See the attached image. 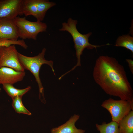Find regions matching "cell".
I'll list each match as a JSON object with an SVG mask.
<instances>
[{
    "mask_svg": "<svg viewBox=\"0 0 133 133\" xmlns=\"http://www.w3.org/2000/svg\"><path fill=\"white\" fill-rule=\"evenodd\" d=\"M126 61L128 64L130 70L132 74H133V61L131 59H127Z\"/></svg>",
    "mask_w": 133,
    "mask_h": 133,
    "instance_id": "obj_18",
    "label": "cell"
},
{
    "mask_svg": "<svg viewBox=\"0 0 133 133\" xmlns=\"http://www.w3.org/2000/svg\"><path fill=\"white\" fill-rule=\"evenodd\" d=\"M13 45L20 46L25 49H26L28 47L23 39L15 41L0 39V46H8Z\"/></svg>",
    "mask_w": 133,
    "mask_h": 133,
    "instance_id": "obj_17",
    "label": "cell"
},
{
    "mask_svg": "<svg viewBox=\"0 0 133 133\" xmlns=\"http://www.w3.org/2000/svg\"><path fill=\"white\" fill-rule=\"evenodd\" d=\"M25 75L24 71H18L8 67L0 68V84H13L22 81Z\"/></svg>",
    "mask_w": 133,
    "mask_h": 133,
    "instance_id": "obj_10",
    "label": "cell"
},
{
    "mask_svg": "<svg viewBox=\"0 0 133 133\" xmlns=\"http://www.w3.org/2000/svg\"><path fill=\"white\" fill-rule=\"evenodd\" d=\"M22 0H0V18H14L21 15Z\"/></svg>",
    "mask_w": 133,
    "mask_h": 133,
    "instance_id": "obj_8",
    "label": "cell"
},
{
    "mask_svg": "<svg viewBox=\"0 0 133 133\" xmlns=\"http://www.w3.org/2000/svg\"><path fill=\"white\" fill-rule=\"evenodd\" d=\"M101 106L110 114L112 121L118 123L131 111H133V102L120 99L109 98L102 102Z\"/></svg>",
    "mask_w": 133,
    "mask_h": 133,
    "instance_id": "obj_6",
    "label": "cell"
},
{
    "mask_svg": "<svg viewBox=\"0 0 133 133\" xmlns=\"http://www.w3.org/2000/svg\"><path fill=\"white\" fill-rule=\"evenodd\" d=\"M78 115H74L64 124L57 127L52 128L51 133H84V130L78 129L75 125V123L79 119Z\"/></svg>",
    "mask_w": 133,
    "mask_h": 133,
    "instance_id": "obj_11",
    "label": "cell"
},
{
    "mask_svg": "<svg viewBox=\"0 0 133 133\" xmlns=\"http://www.w3.org/2000/svg\"><path fill=\"white\" fill-rule=\"evenodd\" d=\"M19 38L14 19L0 18V39L16 41Z\"/></svg>",
    "mask_w": 133,
    "mask_h": 133,
    "instance_id": "obj_9",
    "label": "cell"
},
{
    "mask_svg": "<svg viewBox=\"0 0 133 133\" xmlns=\"http://www.w3.org/2000/svg\"><path fill=\"white\" fill-rule=\"evenodd\" d=\"M46 50V49L44 48L38 55L33 57L27 56L18 52L19 60L21 66L24 70H29L34 77L39 87V98L41 100L42 99L44 101L45 100L43 88L39 75L42 66L45 64L49 66L55 75L53 61L46 60L45 58Z\"/></svg>",
    "mask_w": 133,
    "mask_h": 133,
    "instance_id": "obj_3",
    "label": "cell"
},
{
    "mask_svg": "<svg viewBox=\"0 0 133 133\" xmlns=\"http://www.w3.org/2000/svg\"><path fill=\"white\" fill-rule=\"evenodd\" d=\"M94 80L107 94L133 102V91L123 66L116 59L101 56L96 59Z\"/></svg>",
    "mask_w": 133,
    "mask_h": 133,
    "instance_id": "obj_1",
    "label": "cell"
},
{
    "mask_svg": "<svg viewBox=\"0 0 133 133\" xmlns=\"http://www.w3.org/2000/svg\"><path fill=\"white\" fill-rule=\"evenodd\" d=\"M22 97L17 96L12 98V106L16 113L30 115H31V113L25 107L22 103Z\"/></svg>",
    "mask_w": 133,
    "mask_h": 133,
    "instance_id": "obj_16",
    "label": "cell"
},
{
    "mask_svg": "<svg viewBox=\"0 0 133 133\" xmlns=\"http://www.w3.org/2000/svg\"><path fill=\"white\" fill-rule=\"evenodd\" d=\"M115 46L124 47L130 50L133 54V37L129 34L119 36L116 41Z\"/></svg>",
    "mask_w": 133,
    "mask_h": 133,
    "instance_id": "obj_15",
    "label": "cell"
},
{
    "mask_svg": "<svg viewBox=\"0 0 133 133\" xmlns=\"http://www.w3.org/2000/svg\"><path fill=\"white\" fill-rule=\"evenodd\" d=\"M2 85L4 90L12 98L17 96L22 97L31 89L30 86L23 89H18L14 87L13 85L8 83L3 84Z\"/></svg>",
    "mask_w": 133,
    "mask_h": 133,
    "instance_id": "obj_14",
    "label": "cell"
},
{
    "mask_svg": "<svg viewBox=\"0 0 133 133\" xmlns=\"http://www.w3.org/2000/svg\"><path fill=\"white\" fill-rule=\"evenodd\" d=\"M55 5V3L47 0H22L21 15H32L42 22L47 10Z\"/></svg>",
    "mask_w": 133,
    "mask_h": 133,
    "instance_id": "obj_5",
    "label": "cell"
},
{
    "mask_svg": "<svg viewBox=\"0 0 133 133\" xmlns=\"http://www.w3.org/2000/svg\"><path fill=\"white\" fill-rule=\"evenodd\" d=\"M119 133H133V111L118 123Z\"/></svg>",
    "mask_w": 133,
    "mask_h": 133,
    "instance_id": "obj_12",
    "label": "cell"
},
{
    "mask_svg": "<svg viewBox=\"0 0 133 133\" xmlns=\"http://www.w3.org/2000/svg\"><path fill=\"white\" fill-rule=\"evenodd\" d=\"M77 23V20L70 18L67 23L65 22L62 23V27L59 29L60 31L68 32L72 36L77 59L76 65L71 70L64 74V75L73 71L77 67L81 66V56L85 48L91 49L95 48L96 49L97 47L106 45H96L90 44L89 42V38L92 33L89 32L86 34H81L77 28L76 25Z\"/></svg>",
    "mask_w": 133,
    "mask_h": 133,
    "instance_id": "obj_2",
    "label": "cell"
},
{
    "mask_svg": "<svg viewBox=\"0 0 133 133\" xmlns=\"http://www.w3.org/2000/svg\"><path fill=\"white\" fill-rule=\"evenodd\" d=\"M18 52L15 45L0 46V68L7 67L24 71L19 60Z\"/></svg>",
    "mask_w": 133,
    "mask_h": 133,
    "instance_id": "obj_7",
    "label": "cell"
},
{
    "mask_svg": "<svg viewBox=\"0 0 133 133\" xmlns=\"http://www.w3.org/2000/svg\"><path fill=\"white\" fill-rule=\"evenodd\" d=\"M95 126L100 133H119L118 123L115 121L104 122L101 125L96 124Z\"/></svg>",
    "mask_w": 133,
    "mask_h": 133,
    "instance_id": "obj_13",
    "label": "cell"
},
{
    "mask_svg": "<svg viewBox=\"0 0 133 133\" xmlns=\"http://www.w3.org/2000/svg\"><path fill=\"white\" fill-rule=\"evenodd\" d=\"M14 21L17 28L19 37L24 40L26 39H37L40 32L46 31V24L37 21L33 22L26 19V17H16Z\"/></svg>",
    "mask_w": 133,
    "mask_h": 133,
    "instance_id": "obj_4",
    "label": "cell"
},
{
    "mask_svg": "<svg viewBox=\"0 0 133 133\" xmlns=\"http://www.w3.org/2000/svg\"><path fill=\"white\" fill-rule=\"evenodd\" d=\"M1 89L0 88V92H1Z\"/></svg>",
    "mask_w": 133,
    "mask_h": 133,
    "instance_id": "obj_19",
    "label": "cell"
}]
</instances>
